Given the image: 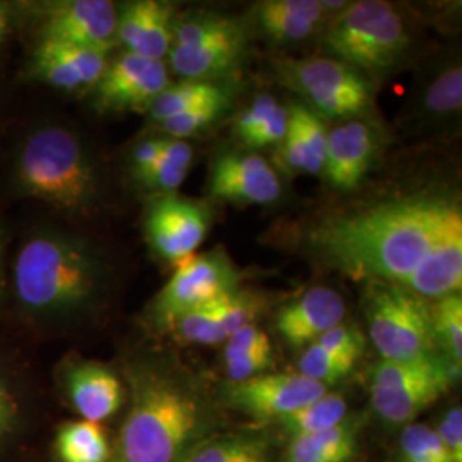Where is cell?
I'll use <instances>...</instances> for the list:
<instances>
[{
	"mask_svg": "<svg viewBox=\"0 0 462 462\" xmlns=\"http://www.w3.org/2000/svg\"><path fill=\"white\" fill-rule=\"evenodd\" d=\"M98 250L66 231L34 230L17 248L11 284L23 312L42 322L67 320L91 309L106 284Z\"/></svg>",
	"mask_w": 462,
	"mask_h": 462,
	"instance_id": "cell-2",
	"label": "cell"
},
{
	"mask_svg": "<svg viewBox=\"0 0 462 462\" xmlns=\"http://www.w3.org/2000/svg\"><path fill=\"white\" fill-rule=\"evenodd\" d=\"M21 418L16 393L7 379L0 374V447L14 433Z\"/></svg>",
	"mask_w": 462,
	"mask_h": 462,
	"instance_id": "cell-40",
	"label": "cell"
},
{
	"mask_svg": "<svg viewBox=\"0 0 462 462\" xmlns=\"http://www.w3.org/2000/svg\"><path fill=\"white\" fill-rule=\"evenodd\" d=\"M375 146L372 127L362 120H349L330 131L322 168L328 182L339 190L356 189L370 170Z\"/></svg>",
	"mask_w": 462,
	"mask_h": 462,
	"instance_id": "cell-20",
	"label": "cell"
},
{
	"mask_svg": "<svg viewBox=\"0 0 462 462\" xmlns=\"http://www.w3.org/2000/svg\"><path fill=\"white\" fill-rule=\"evenodd\" d=\"M360 430L362 418L347 416L334 429L295 437L286 447L282 462H349L356 452Z\"/></svg>",
	"mask_w": 462,
	"mask_h": 462,
	"instance_id": "cell-23",
	"label": "cell"
},
{
	"mask_svg": "<svg viewBox=\"0 0 462 462\" xmlns=\"http://www.w3.org/2000/svg\"><path fill=\"white\" fill-rule=\"evenodd\" d=\"M314 242L355 280L396 282L425 300L461 293V209L444 199H397L339 216Z\"/></svg>",
	"mask_w": 462,
	"mask_h": 462,
	"instance_id": "cell-1",
	"label": "cell"
},
{
	"mask_svg": "<svg viewBox=\"0 0 462 462\" xmlns=\"http://www.w3.org/2000/svg\"><path fill=\"white\" fill-rule=\"evenodd\" d=\"M312 345L328 349L330 353L337 355H347L360 360L364 353V336L355 329L353 326L339 324L336 328L322 334Z\"/></svg>",
	"mask_w": 462,
	"mask_h": 462,
	"instance_id": "cell-36",
	"label": "cell"
},
{
	"mask_svg": "<svg viewBox=\"0 0 462 462\" xmlns=\"http://www.w3.org/2000/svg\"><path fill=\"white\" fill-rule=\"evenodd\" d=\"M425 105L431 114L450 116L461 110L462 72L461 67H450L429 88Z\"/></svg>",
	"mask_w": 462,
	"mask_h": 462,
	"instance_id": "cell-33",
	"label": "cell"
},
{
	"mask_svg": "<svg viewBox=\"0 0 462 462\" xmlns=\"http://www.w3.org/2000/svg\"><path fill=\"white\" fill-rule=\"evenodd\" d=\"M208 230V209L190 199L173 194L154 199L144 217L149 245L162 259L171 263H182L192 257Z\"/></svg>",
	"mask_w": 462,
	"mask_h": 462,
	"instance_id": "cell-14",
	"label": "cell"
},
{
	"mask_svg": "<svg viewBox=\"0 0 462 462\" xmlns=\"http://www.w3.org/2000/svg\"><path fill=\"white\" fill-rule=\"evenodd\" d=\"M368 336L382 360L411 362L439 355L425 298L387 281H366L364 297Z\"/></svg>",
	"mask_w": 462,
	"mask_h": 462,
	"instance_id": "cell-5",
	"label": "cell"
},
{
	"mask_svg": "<svg viewBox=\"0 0 462 462\" xmlns=\"http://www.w3.org/2000/svg\"><path fill=\"white\" fill-rule=\"evenodd\" d=\"M347 418V402L341 394L326 393L312 402L301 406L297 411L276 421L291 439L314 435L326 430L334 429Z\"/></svg>",
	"mask_w": 462,
	"mask_h": 462,
	"instance_id": "cell-27",
	"label": "cell"
},
{
	"mask_svg": "<svg viewBox=\"0 0 462 462\" xmlns=\"http://www.w3.org/2000/svg\"><path fill=\"white\" fill-rule=\"evenodd\" d=\"M175 23V7L168 2H125L116 7V45L137 57L165 62Z\"/></svg>",
	"mask_w": 462,
	"mask_h": 462,
	"instance_id": "cell-17",
	"label": "cell"
},
{
	"mask_svg": "<svg viewBox=\"0 0 462 462\" xmlns=\"http://www.w3.org/2000/svg\"><path fill=\"white\" fill-rule=\"evenodd\" d=\"M245 49V33L236 19L206 16L175 23L168 60L187 81H209L233 70Z\"/></svg>",
	"mask_w": 462,
	"mask_h": 462,
	"instance_id": "cell-8",
	"label": "cell"
},
{
	"mask_svg": "<svg viewBox=\"0 0 462 462\" xmlns=\"http://www.w3.org/2000/svg\"><path fill=\"white\" fill-rule=\"evenodd\" d=\"M401 462H448L446 447L437 431L427 425L410 423L399 439Z\"/></svg>",
	"mask_w": 462,
	"mask_h": 462,
	"instance_id": "cell-32",
	"label": "cell"
},
{
	"mask_svg": "<svg viewBox=\"0 0 462 462\" xmlns=\"http://www.w3.org/2000/svg\"><path fill=\"white\" fill-rule=\"evenodd\" d=\"M11 189L70 216L89 215L99 199L98 170L83 139L59 124L38 125L19 144Z\"/></svg>",
	"mask_w": 462,
	"mask_h": 462,
	"instance_id": "cell-4",
	"label": "cell"
},
{
	"mask_svg": "<svg viewBox=\"0 0 462 462\" xmlns=\"http://www.w3.org/2000/svg\"><path fill=\"white\" fill-rule=\"evenodd\" d=\"M7 288V265H5V238L0 231V300L5 295Z\"/></svg>",
	"mask_w": 462,
	"mask_h": 462,
	"instance_id": "cell-43",
	"label": "cell"
},
{
	"mask_svg": "<svg viewBox=\"0 0 462 462\" xmlns=\"http://www.w3.org/2000/svg\"><path fill=\"white\" fill-rule=\"evenodd\" d=\"M431 312V328L439 351H444V358L450 366L461 374L462 365V297L452 293L437 300Z\"/></svg>",
	"mask_w": 462,
	"mask_h": 462,
	"instance_id": "cell-30",
	"label": "cell"
},
{
	"mask_svg": "<svg viewBox=\"0 0 462 462\" xmlns=\"http://www.w3.org/2000/svg\"><path fill=\"white\" fill-rule=\"evenodd\" d=\"M278 106H280V103L271 95H259L250 103V106L245 108L236 118L235 133L244 141L248 134L252 133L254 129H257Z\"/></svg>",
	"mask_w": 462,
	"mask_h": 462,
	"instance_id": "cell-38",
	"label": "cell"
},
{
	"mask_svg": "<svg viewBox=\"0 0 462 462\" xmlns=\"http://www.w3.org/2000/svg\"><path fill=\"white\" fill-rule=\"evenodd\" d=\"M437 435L446 447L448 462H462V410L456 406L447 411L437 427Z\"/></svg>",
	"mask_w": 462,
	"mask_h": 462,
	"instance_id": "cell-39",
	"label": "cell"
},
{
	"mask_svg": "<svg viewBox=\"0 0 462 462\" xmlns=\"http://www.w3.org/2000/svg\"><path fill=\"white\" fill-rule=\"evenodd\" d=\"M187 173H189V168L177 165L166 160L163 154H160V160L137 183L160 196H166V194H173L185 182Z\"/></svg>",
	"mask_w": 462,
	"mask_h": 462,
	"instance_id": "cell-35",
	"label": "cell"
},
{
	"mask_svg": "<svg viewBox=\"0 0 462 462\" xmlns=\"http://www.w3.org/2000/svg\"><path fill=\"white\" fill-rule=\"evenodd\" d=\"M345 314V300L336 290L315 286L281 309L276 315V329L290 346H309L328 330L343 324Z\"/></svg>",
	"mask_w": 462,
	"mask_h": 462,
	"instance_id": "cell-19",
	"label": "cell"
},
{
	"mask_svg": "<svg viewBox=\"0 0 462 462\" xmlns=\"http://www.w3.org/2000/svg\"><path fill=\"white\" fill-rule=\"evenodd\" d=\"M55 450L60 462H108L110 446L101 423L72 421L57 433Z\"/></svg>",
	"mask_w": 462,
	"mask_h": 462,
	"instance_id": "cell-28",
	"label": "cell"
},
{
	"mask_svg": "<svg viewBox=\"0 0 462 462\" xmlns=\"http://www.w3.org/2000/svg\"><path fill=\"white\" fill-rule=\"evenodd\" d=\"M269 448L261 437L236 433L204 439L182 462H267Z\"/></svg>",
	"mask_w": 462,
	"mask_h": 462,
	"instance_id": "cell-29",
	"label": "cell"
},
{
	"mask_svg": "<svg viewBox=\"0 0 462 462\" xmlns=\"http://www.w3.org/2000/svg\"><path fill=\"white\" fill-rule=\"evenodd\" d=\"M264 307V298L238 288L226 297L190 310L177 319L170 332L187 345H219L236 330L254 324Z\"/></svg>",
	"mask_w": 462,
	"mask_h": 462,
	"instance_id": "cell-16",
	"label": "cell"
},
{
	"mask_svg": "<svg viewBox=\"0 0 462 462\" xmlns=\"http://www.w3.org/2000/svg\"><path fill=\"white\" fill-rule=\"evenodd\" d=\"M108 62V53L98 50L38 40L26 64V78L66 93L91 91Z\"/></svg>",
	"mask_w": 462,
	"mask_h": 462,
	"instance_id": "cell-15",
	"label": "cell"
},
{
	"mask_svg": "<svg viewBox=\"0 0 462 462\" xmlns=\"http://www.w3.org/2000/svg\"><path fill=\"white\" fill-rule=\"evenodd\" d=\"M131 391L116 462H182L206 439L209 414L192 385L137 370L131 374Z\"/></svg>",
	"mask_w": 462,
	"mask_h": 462,
	"instance_id": "cell-3",
	"label": "cell"
},
{
	"mask_svg": "<svg viewBox=\"0 0 462 462\" xmlns=\"http://www.w3.org/2000/svg\"><path fill=\"white\" fill-rule=\"evenodd\" d=\"M168 84L165 62L124 51L108 62L91 89L93 103L101 112H148L149 105Z\"/></svg>",
	"mask_w": 462,
	"mask_h": 462,
	"instance_id": "cell-13",
	"label": "cell"
},
{
	"mask_svg": "<svg viewBox=\"0 0 462 462\" xmlns=\"http://www.w3.org/2000/svg\"><path fill=\"white\" fill-rule=\"evenodd\" d=\"M328 387L301 374H261L257 377L228 383L225 396L233 410L245 413L257 421H280L324 396Z\"/></svg>",
	"mask_w": 462,
	"mask_h": 462,
	"instance_id": "cell-11",
	"label": "cell"
},
{
	"mask_svg": "<svg viewBox=\"0 0 462 462\" xmlns=\"http://www.w3.org/2000/svg\"><path fill=\"white\" fill-rule=\"evenodd\" d=\"M162 154V139L151 137L137 143L131 152V171L135 182H139L154 163L160 160Z\"/></svg>",
	"mask_w": 462,
	"mask_h": 462,
	"instance_id": "cell-41",
	"label": "cell"
},
{
	"mask_svg": "<svg viewBox=\"0 0 462 462\" xmlns=\"http://www.w3.org/2000/svg\"><path fill=\"white\" fill-rule=\"evenodd\" d=\"M293 79L324 116H360L372 105L368 81L356 69L334 59L301 60L293 70Z\"/></svg>",
	"mask_w": 462,
	"mask_h": 462,
	"instance_id": "cell-12",
	"label": "cell"
},
{
	"mask_svg": "<svg viewBox=\"0 0 462 462\" xmlns=\"http://www.w3.org/2000/svg\"><path fill=\"white\" fill-rule=\"evenodd\" d=\"M38 40L108 53L116 45V5L108 0H57L34 7Z\"/></svg>",
	"mask_w": 462,
	"mask_h": 462,
	"instance_id": "cell-10",
	"label": "cell"
},
{
	"mask_svg": "<svg viewBox=\"0 0 462 462\" xmlns=\"http://www.w3.org/2000/svg\"><path fill=\"white\" fill-rule=\"evenodd\" d=\"M356 362L358 358L355 356L330 353L328 349H322L317 345H309L300 355L298 374L315 380L319 383H324L328 387L329 383L346 379L347 375L353 372Z\"/></svg>",
	"mask_w": 462,
	"mask_h": 462,
	"instance_id": "cell-31",
	"label": "cell"
},
{
	"mask_svg": "<svg viewBox=\"0 0 462 462\" xmlns=\"http://www.w3.org/2000/svg\"><path fill=\"white\" fill-rule=\"evenodd\" d=\"M322 16L324 7L317 0H265L257 7L263 32L276 43L309 38Z\"/></svg>",
	"mask_w": 462,
	"mask_h": 462,
	"instance_id": "cell-24",
	"label": "cell"
},
{
	"mask_svg": "<svg viewBox=\"0 0 462 462\" xmlns=\"http://www.w3.org/2000/svg\"><path fill=\"white\" fill-rule=\"evenodd\" d=\"M228 93L225 88L211 81H182L168 84L165 89L149 105L148 114L156 124L171 116L190 112L199 106L213 103H228Z\"/></svg>",
	"mask_w": 462,
	"mask_h": 462,
	"instance_id": "cell-26",
	"label": "cell"
},
{
	"mask_svg": "<svg viewBox=\"0 0 462 462\" xmlns=\"http://www.w3.org/2000/svg\"><path fill=\"white\" fill-rule=\"evenodd\" d=\"M273 365V345L264 330L255 324L245 326L225 341V368L228 383L265 374Z\"/></svg>",
	"mask_w": 462,
	"mask_h": 462,
	"instance_id": "cell-25",
	"label": "cell"
},
{
	"mask_svg": "<svg viewBox=\"0 0 462 462\" xmlns=\"http://www.w3.org/2000/svg\"><path fill=\"white\" fill-rule=\"evenodd\" d=\"M240 288V273L225 252L192 255L179 263L173 276L151 305L154 328L170 330L182 315L226 297Z\"/></svg>",
	"mask_w": 462,
	"mask_h": 462,
	"instance_id": "cell-9",
	"label": "cell"
},
{
	"mask_svg": "<svg viewBox=\"0 0 462 462\" xmlns=\"http://www.w3.org/2000/svg\"><path fill=\"white\" fill-rule=\"evenodd\" d=\"M459 374L442 355L411 362L382 360L370 377V401L391 425H410L446 394Z\"/></svg>",
	"mask_w": 462,
	"mask_h": 462,
	"instance_id": "cell-7",
	"label": "cell"
},
{
	"mask_svg": "<svg viewBox=\"0 0 462 462\" xmlns=\"http://www.w3.org/2000/svg\"><path fill=\"white\" fill-rule=\"evenodd\" d=\"M211 194L235 204H271L281 196L274 168L257 154L226 152L211 170Z\"/></svg>",
	"mask_w": 462,
	"mask_h": 462,
	"instance_id": "cell-18",
	"label": "cell"
},
{
	"mask_svg": "<svg viewBox=\"0 0 462 462\" xmlns=\"http://www.w3.org/2000/svg\"><path fill=\"white\" fill-rule=\"evenodd\" d=\"M286 110L288 131L281 143L284 163L301 173H320L326 162L329 134L322 116L305 105H291Z\"/></svg>",
	"mask_w": 462,
	"mask_h": 462,
	"instance_id": "cell-22",
	"label": "cell"
},
{
	"mask_svg": "<svg viewBox=\"0 0 462 462\" xmlns=\"http://www.w3.org/2000/svg\"><path fill=\"white\" fill-rule=\"evenodd\" d=\"M17 5L9 2H0V47L13 33L17 21Z\"/></svg>",
	"mask_w": 462,
	"mask_h": 462,
	"instance_id": "cell-42",
	"label": "cell"
},
{
	"mask_svg": "<svg viewBox=\"0 0 462 462\" xmlns=\"http://www.w3.org/2000/svg\"><path fill=\"white\" fill-rule=\"evenodd\" d=\"M64 383L72 408L86 421L101 423L122 408L124 385L105 365L72 362L66 368Z\"/></svg>",
	"mask_w": 462,
	"mask_h": 462,
	"instance_id": "cell-21",
	"label": "cell"
},
{
	"mask_svg": "<svg viewBox=\"0 0 462 462\" xmlns=\"http://www.w3.org/2000/svg\"><path fill=\"white\" fill-rule=\"evenodd\" d=\"M267 462H271V461H267Z\"/></svg>",
	"mask_w": 462,
	"mask_h": 462,
	"instance_id": "cell-44",
	"label": "cell"
},
{
	"mask_svg": "<svg viewBox=\"0 0 462 462\" xmlns=\"http://www.w3.org/2000/svg\"><path fill=\"white\" fill-rule=\"evenodd\" d=\"M408 43L402 17L391 4L380 0L349 5L326 34V51L356 70H380L396 64Z\"/></svg>",
	"mask_w": 462,
	"mask_h": 462,
	"instance_id": "cell-6",
	"label": "cell"
},
{
	"mask_svg": "<svg viewBox=\"0 0 462 462\" xmlns=\"http://www.w3.org/2000/svg\"><path fill=\"white\" fill-rule=\"evenodd\" d=\"M286 131H288V110L280 105L257 129L248 134L244 143L248 148L254 149L274 146L282 143Z\"/></svg>",
	"mask_w": 462,
	"mask_h": 462,
	"instance_id": "cell-37",
	"label": "cell"
},
{
	"mask_svg": "<svg viewBox=\"0 0 462 462\" xmlns=\"http://www.w3.org/2000/svg\"><path fill=\"white\" fill-rule=\"evenodd\" d=\"M226 106H228V103H213V105L199 106L190 112L163 120L158 125H160V131L166 134V137L185 141L187 137L196 135L202 129L209 127L215 120H217V116H221V112Z\"/></svg>",
	"mask_w": 462,
	"mask_h": 462,
	"instance_id": "cell-34",
	"label": "cell"
}]
</instances>
